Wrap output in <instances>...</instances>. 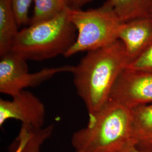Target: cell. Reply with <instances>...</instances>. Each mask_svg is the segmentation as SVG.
<instances>
[{
    "label": "cell",
    "mask_w": 152,
    "mask_h": 152,
    "mask_svg": "<svg viewBox=\"0 0 152 152\" xmlns=\"http://www.w3.org/2000/svg\"><path fill=\"white\" fill-rule=\"evenodd\" d=\"M130 60L123 44L117 40L103 48L87 52L71 73L78 95L94 116L109 99L115 82Z\"/></svg>",
    "instance_id": "obj_1"
},
{
    "label": "cell",
    "mask_w": 152,
    "mask_h": 152,
    "mask_svg": "<svg viewBox=\"0 0 152 152\" xmlns=\"http://www.w3.org/2000/svg\"><path fill=\"white\" fill-rule=\"evenodd\" d=\"M133 141L131 109L110 99L71 139L75 152H120Z\"/></svg>",
    "instance_id": "obj_2"
},
{
    "label": "cell",
    "mask_w": 152,
    "mask_h": 152,
    "mask_svg": "<svg viewBox=\"0 0 152 152\" xmlns=\"http://www.w3.org/2000/svg\"><path fill=\"white\" fill-rule=\"evenodd\" d=\"M66 9L53 19L20 31L11 51L27 60L41 61L64 56L77 37L76 28L69 21Z\"/></svg>",
    "instance_id": "obj_3"
},
{
    "label": "cell",
    "mask_w": 152,
    "mask_h": 152,
    "mask_svg": "<svg viewBox=\"0 0 152 152\" xmlns=\"http://www.w3.org/2000/svg\"><path fill=\"white\" fill-rule=\"evenodd\" d=\"M66 11L76 28L77 37L65 57L103 48L118 40L123 23L108 1L96 9L82 10L68 7Z\"/></svg>",
    "instance_id": "obj_4"
},
{
    "label": "cell",
    "mask_w": 152,
    "mask_h": 152,
    "mask_svg": "<svg viewBox=\"0 0 152 152\" xmlns=\"http://www.w3.org/2000/svg\"><path fill=\"white\" fill-rule=\"evenodd\" d=\"M27 61L11 51L1 56V93L13 97L27 88L38 86L58 74L71 73L73 68L72 65H63L45 68L31 73Z\"/></svg>",
    "instance_id": "obj_5"
},
{
    "label": "cell",
    "mask_w": 152,
    "mask_h": 152,
    "mask_svg": "<svg viewBox=\"0 0 152 152\" xmlns=\"http://www.w3.org/2000/svg\"><path fill=\"white\" fill-rule=\"evenodd\" d=\"M110 99L130 109L152 103V72L126 68L115 82Z\"/></svg>",
    "instance_id": "obj_6"
},
{
    "label": "cell",
    "mask_w": 152,
    "mask_h": 152,
    "mask_svg": "<svg viewBox=\"0 0 152 152\" xmlns=\"http://www.w3.org/2000/svg\"><path fill=\"white\" fill-rule=\"evenodd\" d=\"M12 100H0V126L9 120L20 121L34 129L44 127L46 109L44 103L32 92L23 91Z\"/></svg>",
    "instance_id": "obj_7"
},
{
    "label": "cell",
    "mask_w": 152,
    "mask_h": 152,
    "mask_svg": "<svg viewBox=\"0 0 152 152\" xmlns=\"http://www.w3.org/2000/svg\"><path fill=\"white\" fill-rule=\"evenodd\" d=\"M118 39L124 45L130 63L135 60L152 44V17L123 23Z\"/></svg>",
    "instance_id": "obj_8"
},
{
    "label": "cell",
    "mask_w": 152,
    "mask_h": 152,
    "mask_svg": "<svg viewBox=\"0 0 152 152\" xmlns=\"http://www.w3.org/2000/svg\"><path fill=\"white\" fill-rule=\"evenodd\" d=\"M18 26L11 0H0V56L11 51Z\"/></svg>",
    "instance_id": "obj_9"
},
{
    "label": "cell",
    "mask_w": 152,
    "mask_h": 152,
    "mask_svg": "<svg viewBox=\"0 0 152 152\" xmlns=\"http://www.w3.org/2000/svg\"><path fill=\"white\" fill-rule=\"evenodd\" d=\"M122 23L151 16L152 0H108Z\"/></svg>",
    "instance_id": "obj_10"
},
{
    "label": "cell",
    "mask_w": 152,
    "mask_h": 152,
    "mask_svg": "<svg viewBox=\"0 0 152 152\" xmlns=\"http://www.w3.org/2000/svg\"><path fill=\"white\" fill-rule=\"evenodd\" d=\"M34 7L29 25L53 19L69 7L67 0H34Z\"/></svg>",
    "instance_id": "obj_11"
},
{
    "label": "cell",
    "mask_w": 152,
    "mask_h": 152,
    "mask_svg": "<svg viewBox=\"0 0 152 152\" xmlns=\"http://www.w3.org/2000/svg\"><path fill=\"white\" fill-rule=\"evenodd\" d=\"M131 112L132 140L152 133V103L132 108Z\"/></svg>",
    "instance_id": "obj_12"
},
{
    "label": "cell",
    "mask_w": 152,
    "mask_h": 152,
    "mask_svg": "<svg viewBox=\"0 0 152 152\" xmlns=\"http://www.w3.org/2000/svg\"><path fill=\"white\" fill-rule=\"evenodd\" d=\"M128 69L140 72H152V43L135 60L129 64Z\"/></svg>",
    "instance_id": "obj_13"
},
{
    "label": "cell",
    "mask_w": 152,
    "mask_h": 152,
    "mask_svg": "<svg viewBox=\"0 0 152 152\" xmlns=\"http://www.w3.org/2000/svg\"><path fill=\"white\" fill-rule=\"evenodd\" d=\"M19 26L29 23V9L32 0H11Z\"/></svg>",
    "instance_id": "obj_14"
},
{
    "label": "cell",
    "mask_w": 152,
    "mask_h": 152,
    "mask_svg": "<svg viewBox=\"0 0 152 152\" xmlns=\"http://www.w3.org/2000/svg\"><path fill=\"white\" fill-rule=\"evenodd\" d=\"M46 140L47 137L43 133L36 132L33 135L22 152H41V147Z\"/></svg>",
    "instance_id": "obj_15"
},
{
    "label": "cell",
    "mask_w": 152,
    "mask_h": 152,
    "mask_svg": "<svg viewBox=\"0 0 152 152\" xmlns=\"http://www.w3.org/2000/svg\"><path fill=\"white\" fill-rule=\"evenodd\" d=\"M135 142L137 146L140 145L141 147L149 148L152 149V133L137 139Z\"/></svg>",
    "instance_id": "obj_16"
},
{
    "label": "cell",
    "mask_w": 152,
    "mask_h": 152,
    "mask_svg": "<svg viewBox=\"0 0 152 152\" xmlns=\"http://www.w3.org/2000/svg\"><path fill=\"white\" fill-rule=\"evenodd\" d=\"M68 6L70 8L75 9H81L82 7L86 5L92 0H67Z\"/></svg>",
    "instance_id": "obj_17"
},
{
    "label": "cell",
    "mask_w": 152,
    "mask_h": 152,
    "mask_svg": "<svg viewBox=\"0 0 152 152\" xmlns=\"http://www.w3.org/2000/svg\"><path fill=\"white\" fill-rule=\"evenodd\" d=\"M120 152H152V151L139 149L136 145V142L133 141L130 144H129L127 147L124 148Z\"/></svg>",
    "instance_id": "obj_18"
},
{
    "label": "cell",
    "mask_w": 152,
    "mask_h": 152,
    "mask_svg": "<svg viewBox=\"0 0 152 152\" xmlns=\"http://www.w3.org/2000/svg\"><path fill=\"white\" fill-rule=\"evenodd\" d=\"M151 17L152 18V15H151Z\"/></svg>",
    "instance_id": "obj_19"
}]
</instances>
